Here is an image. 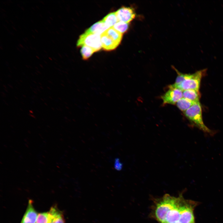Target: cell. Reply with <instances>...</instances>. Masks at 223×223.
Wrapping results in <instances>:
<instances>
[{
	"label": "cell",
	"mask_w": 223,
	"mask_h": 223,
	"mask_svg": "<svg viewBox=\"0 0 223 223\" xmlns=\"http://www.w3.org/2000/svg\"><path fill=\"white\" fill-rule=\"evenodd\" d=\"M184 114L194 126L204 133L211 136H213L215 134V131L210 129L203 122L201 107L199 101L195 103L185 111Z\"/></svg>",
	"instance_id": "1"
},
{
	"label": "cell",
	"mask_w": 223,
	"mask_h": 223,
	"mask_svg": "<svg viewBox=\"0 0 223 223\" xmlns=\"http://www.w3.org/2000/svg\"><path fill=\"white\" fill-rule=\"evenodd\" d=\"M178 199L166 195L162 200L158 203L155 214L157 220L161 223H165L168 212L177 203Z\"/></svg>",
	"instance_id": "2"
},
{
	"label": "cell",
	"mask_w": 223,
	"mask_h": 223,
	"mask_svg": "<svg viewBox=\"0 0 223 223\" xmlns=\"http://www.w3.org/2000/svg\"><path fill=\"white\" fill-rule=\"evenodd\" d=\"M207 70L205 69L190 74L188 78L175 88H179L183 91L189 90L199 91L201 79L206 74Z\"/></svg>",
	"instance_id": "3"
},
{
	"label": "cell",
	"mask_w": 223,
	"mask_h": 223,
	"mask_svg": "<svg viewBox=\"0 0 223 223\" xmlns=\"http://www.w3.org/2000/svg\"><path fill=\"white\" fill-rule=\"evenodd\" d=\"M77 45L78 47L88 46L93 49L95 52L98 51L102 47L100 35L85 32L80 36Z\"/></svg>",
	"instance_id": "4"
},
{
	"label": "cell",
	"mask_w": 223,
	"mask_h": 223,
	"mask_svg": "<svg viewBox=\"0 0 223 223\" xmlns=\"http://www.w3.org/2000/svg\"><path fill=\"white\" fill-rule=\"evenodd\" d=\"M179 203L180 217L179 221L180 223H193L194 217L193 208L195 205V203L185 201L184 204Z\"/></svg>",
	"instance_id": "5"
},
{
	"label": "cell",
	"mask_w": 223,
	"mask_h": 223,
	"mask_svg": "<svg viewBox=\"0 0 223 223\" xmlns=\"http://www.w3.org/2000/svg\"><path fill=\"white\" fill-rule=\"evenodd\" d=\"M169 89L162 96L161 98L164 104H175L183 97V92L181 89L169 86Z\"/></svg>",
	"instance_id": "6"
},
{
	"label": "cell",
	"mask_w": 223,
	"mask_h": 223,
	"mask_svg": "<svg viewBox=\"0 0 223 223\" xmlns=\"http://www.w3.org/2000/svg\"><path fill=\"white\" fill-rule=\"evenodd\" d=\"M115 12L118 21L129 23L135 16V12L131 7H123Z\"/></svg>",
	"instance_id": "7"
},
{
	"label": "cell",
	"mask_w": 223,
	"mask_h": 223,
	"mask_svg": "<svg viewBox=\"0 0 223 223\" xmlns=\"http://www.w3.org/2000/svg\"><path fill=\"white\" fill-rule=\"evenodd\" d=\"M37 216V212L33 205L32 201L30 200L21 223H36Z\"/></svg>",
	"instance_id": "8"
},
{
	"label": "cell",
	"mask_w": 223,
	"mask_h": 223,
	"mask_svg": "<svg viewBox=\"0 0 223 223\" xmlns=\"http://www.w3.org/2000/svg\"><path fill=\"white\" fill-rule=\"evenodd\" d=\"M100 39L102 47L106 50H114L119 44L104 32L100 35Z\"/></svg>",
	"instance_id": "9"
},
{
	"label": "cell",
	"mask_w": 223,
	"mask_h": 223,
	"mask_svg": "<svg viewBox=\"0 0 223 223\" xmlns=\"http://www.w3.org/2000/svg\"><path fill=\"white\" fill-rule=\"evenodd\" d=\"M179 202L178 199L177 204L167 213L165 223H171L179 221L180 217Z\"/></svg>",
	"instance_id": "10"
},
{
	"label": "cell",
	"mask_w": 223,
	"mask_h": 223,
	"mask_svg": "<svg viewBox=\"0 0 223 223\" xmlns=\"http://www.w3.org/2000/svg\"><path fill=\"white\" fill-rule=\"evenodd\" d=\"M49 212L50 216V223H65L62 212L56 207H52Z\"/></svg>",
	"instance_id": "11"
},
{
	"label": "cell",
	"mask_w": 223,
	"mask_h": 223,
	"mask_svg": "<svg viewBox=\"0 0 223 223\" xmlns=\"http://www.w3.org/2000/svg\"><path fill=\"white\" fill-rule=\"evenodd\" d=\"M109 28L102 21H100L91 26L85 33L101 34Z\"/></svg>",
	"instance_id": "12"
},
{
	"label": "cell",
	"mask_w": 223,
	"mask_h": 223,
	"mask_svg": "<svg viewBox=\"0 0 223 223\" xmlns=\"http://www.w3.org/2000/svg\"><path fill=\"white\" fill-rule=\"evenodd\" d=\"M183 97L193 102L196 103L199 101L200 94L199 91L189 90L183 91Z\"/></svg>",
	"instance_id": "13"
},
{
	"label": "cell",
	"mask_w": 223,
	"mask_h": 223,
	"mask_svg": "<svg viewBox=\"0 0 223 223\" xmlns=\"http://www.w3.org/2000/svg\"><path fill=\"white\" fill-rule=\"evenodd\" d=\"M102 21L109 28L112 27L118 21L115 12L108 14L103 19Z\"/></svg>",
	"instance_id": "14"
},
{
	"label": "cell",
	"mask_w": 223,
	"mask_h": 223,
	"mask_svg": "<svg viewBox=\"0 0 223 223\" xmlns=\"http://www.w3.org/2000/svg\"><path fill=\"white\" fill-rule=\"evenodd\" d=\"M104 32L114 41L120 44L122 38V34L112 27L108 28Z\"/></svg>",
	"instance_id": "15"
},
{
	"label": "cell",
	"mask_w": 223,
	"mask_h": 223,
	"mask_svg": "<svg viewBox=\"0 0 223 223\" xmlns=\"http://www.w3.org/2000/svg\"><path fill=\"white\" fill-rule=\"evenodd\" d=\"M195 103L182 97L177 102L176 105L180 110L182 111L185 112Z\"/></svg>",
	"instance_id": "16"
},
{
	"label": "cell",
	"mask_w": 223,
	"mask_h": 223,
	"mask_svg": "<svg viewBox=\"0 0 223 223\" xmlns=\"http://www.w3.org/2000/svg\"><path fill=\"white\" fill-rule=\"evenodd\" d=\"M129 27V24L128 23L118 21L112 27L123 34L128 30Z\"/></svg>",
	"instance_id": "17"
},
{
	"label": "cell",
	"mask_w": 223,
	"mask_h": 223,
	"mask_svg": "<svg viewBox=\"0 0 223 223\" xmlns=\"http://www.w3.org/2000/svg\"><path fill=\"white\" fill-rule=\"evenodd\" d=\"M94 52L93 49L85 46H82L81 50L82 59L84 60H86L89 58Z\"/></svg>",
	"instance_id": "18"
},
{
	"label": "cell",
	"mask_w": 223,
	"mask_h": 223,
	"mask_svg": "<svg viewBox=\"0 0 223 223\" xmlns=\"http://www.w3.org/2000/svg\"><path fill=\"white\" fill-rule=\"evenodd\" d=\"M178 75L176 78L174 83L170 85L169 86L175 88L185 80L189 77L190 74H183L181 73L178 71H177Z\"/></svg>",
	"instance_id": "19"
},
{
	"label": "cell",
	"mask_w": 223,
	"mask_h": 223,
	"mask_svg": "<svg viewBox=\"0 0 223 223\" xmlns=\"http://www.w3.org/2000/svg\"><path fill=\"white\" fill-rule=\"evenodd\" d=\"M50 219L49 212L41 213L38 215L36 223H50Z\"/></svg>",
	"instance_id": "20"
},
{
	"label": "cell",
	"mask_w": 223,
	"mask_h": 223,
	"mask_svg": "<svg viewBox=\"0 0 223 223\" xmlns=\"http://www.w3.org/2000/svg\"><path fill=\"white\" fill-rule=\"evenodd\" d=\"M122 164L119 161V159H116L115 162L114 167L117 170H120L122 167Z\"/></svg>",
	"instance_id": "21"
},
{
	"label": "cell",
	"mask_w": 223,
	"mask_h": 223,
	"mask_svg": "<svg viewBox=\"0 0 223 223\" xmlns=\"http://www.w3.org/2000/svg\"><path fill=\"white\" fill-rule=\"evenodd\" d=\"M180 223L179 222V221H177V222H173V223Z\"/></svg>",
	"instance_id": "22"
},
{
	"label": "cell",
	"mask_w": 223,
	"mask_h": 223,
	"mask_svg": "<svg viewBox=\"0 0 223 223\" xmlns=\"http://www.w3.org/2000/svg\"><path fill=\"white\" fill-rule=\"evenodd\" d=\"M195 223V222H194V223Z\"/></svg>",
	"instance_id": "23"
}]
</instances>
